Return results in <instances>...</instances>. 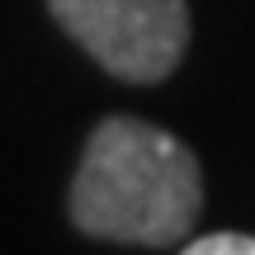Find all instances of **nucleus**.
I'll list each match as a JSON object with an SVG mask.
<instances>
[{
	"label": "nucleus",
	"instance_id": "f257e3e1",
	"mask_svg": "<svg viewBox=\"0 0 255 255\" xmlns=\"http://www.w3.org/2000/svg\"><path fill=\"white\" fill-rule=\"evenodd\" d=\"M71 222L123 246H184L203 208L199 156L175 132L114 114L90 132L71 180Z\"/></svg>",
	"mask_w": 255,
	"mask_h": 255
},
{
	"label": "nucleus",
	"instance_id": "f03ea898",
	"mask_svg": "<svg viewBox=\"0 0 255 255\" xmlns=\"http://www.w3.org/2000/svg\"><path fill=\"white\" fill-rule=\"evenodd\" d=\"M76 47L128 85H156L189 47V0H47Z\"/></svg>",
	"mask_w": 255,
	"mask_h": 255
},
{
	"label": "nucleus",
	"instance_id": "7ed1b4c3",
	"mask_svg": "<svg viewBox=\"0 0 255 255\" xmlns=\"http://www.w3.org/2000/svg\"><path fill=\"white\" fill-rule=\"evenodd\" d=\"M189 255H255V237L246 232H213V237H189Z\"/></svg>",
	"mask_w": 255,
	"mask_h": 255
}]
</instances>
